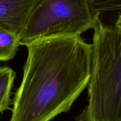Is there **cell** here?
I'll use <instances>...</instances> for the list:
<instances>
[{"label":"cell","instance_id":"obj_1","mask_svg":"<svg viewBox=\"0 0 121 121\" xmlns=\"http://www.w3.org/2000/svg\"><path fill=\"white\" fill-rule=\"evenodd\" d=\"M25 46L28 56L10 121H50L69 112L87 87L92 45L81 36H59Z\"/></svg>","mask_w":121,"mask_h":121},{"label":"cell","instance_id":"obj_6","mask_svg":"<svg viewBox=\"0 0 121 121\" xmlns=\"http://www.w3.org/2000/svg\"><path fill=\"white\" fill-rule=\"evenodd\" d=\"M20 45L19 36L0 27V62L13 59Z\"/></svg>","mask_w":121,"mask_h":121},{"label":"cell","instance_id":"obj_3","mask_svg":"<svg viewBox=\"0 0 121 121\" xmlns=\"http://www.w3.org/2000/svg\"><path fill=\"white\" fill-rule=\"evenodd\" d=\"M93 0H42L20 35L21 45L39 38L80 36L100 18Z\"/></svg>","mask_w":121,"mask_h":121},{"label":"cell","instance_id":"obj_2","mask_svg":"<svg viewBox=\"0 0 121 121\" xmlns=\"http://www.w3.org/2000/svg\"><path fill=\"white\" fill-rule=\"evenodd\" d=\"M91 45L88 104L75 121H121V33L99 18Z\"/></svg>","mask_w":121,"mask_h":121},{"label":"cell","instance_id":"obj_7","mask_svg":"<svg viewBox=\"0 0 121 121\" xmlns=\"http://www.w3.org/2000/svg\"><path fill=\"white\" fill-rule=\"evenodd\" d=\"M114 26L116 28V30H118L119 32L121 33V12L118 15V17H117V19L115 22Z\"/></svg>","mask_w":121,"mask_h":121},{"label":"cell","instance_id":"obj_5","mask_svg":"<svg viewBox=\"0 0 121 121\" xmlns=\"http://www.w3.org/2000/svg\"><path fill=\"white\" fill-rule=\"evenodd\" d=\"M16 73L8 67H0V114L10 109L11 89Z\"/></svg>","mask_w":121,"mask_h":121},{"label":"cell","instance_id":"obj_8","mask_svg":"<svg viewBox=\"0 0 121 121\" xmlns=\"http://www.w3.org/2000/svg\"><path fill=\"white\" fill-rule=\"evenodd\" d=\"M93 1H94V0H93Z\"/></svg>","mask_w":121,"mask_h":121},{"label":"cell","instance_id":"obj_4","mask_svg":"<svg viewBox=\"0 0 121 121\" xmlns=\"http://www.w3.org/2000/svg\"><path fill=\"white\" fill-rule=\"evenodd\" d=\"M42 0H0V27L20 36L33 11Z\"/></svg>","mask_w":121,"mask_h":121}]
</instances>
